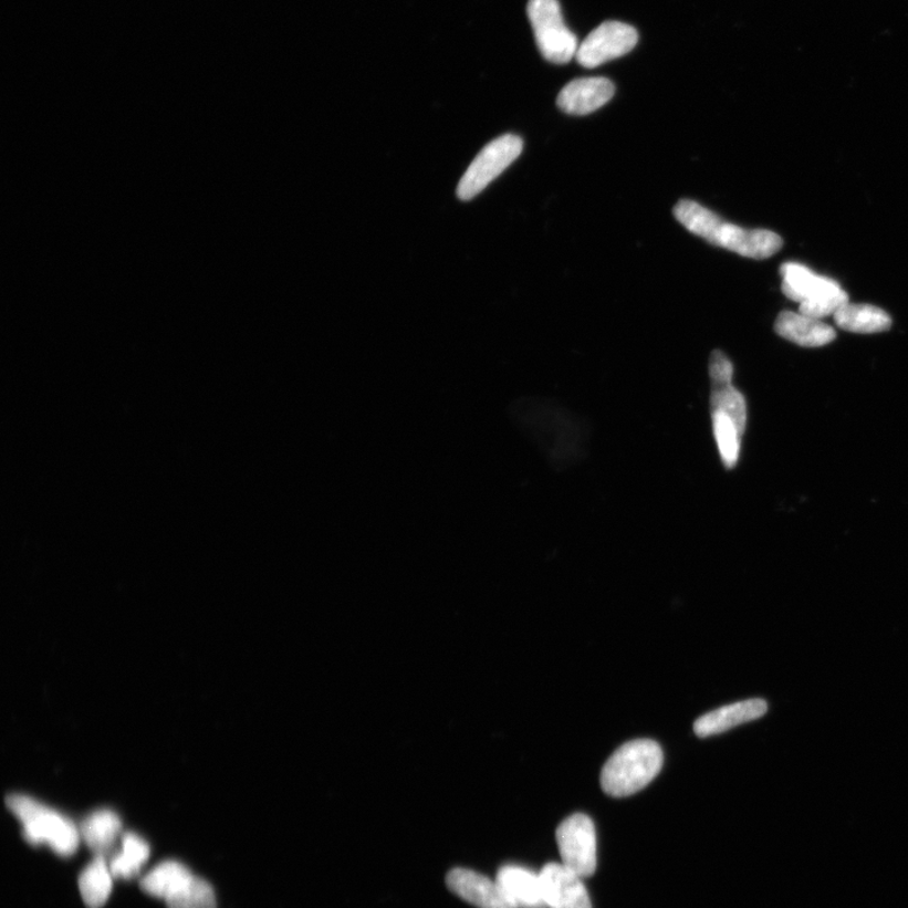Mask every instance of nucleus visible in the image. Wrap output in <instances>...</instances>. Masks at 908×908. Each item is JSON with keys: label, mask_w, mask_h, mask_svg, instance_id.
I'll return each instance as SVG.
<instances>
[{"label": "nucleus", "mask_w": 908, "mask_h": 908, "mask_svg": "<svg viewBox=\"0 0 908 908\" xmlns=\"http://www.w3.org/2000/svg\"><path fill=\"white\" fill-rule=\"evenodd\" d=\"M546 908H592L583 878L562 863H550L539 872Z\"/></svg>", "instance_id": "obj_9"}, {"label": "nucleus", "mask_w": 908, "mask_h": 908, "mask_svg": "<svg viewBox=\"0 0 908 908\" xmlns=\"http://www.w3.org/2000/svg\"><path fill=\"white\" fill-rule=\"evenodd\" d=\"M562 865L580 877L588 878L597 869V834L589 816L574 814L556 829Z\"/></svg>", "instance_id": "obj_7"}, {"label": "nucleus", "mask_w": 908, "mask_h": 908, "mask_svg": "<svg viewBox=\"0 0 908 908\" xmlns=\"http://www.w3.org/2000/svg\"><path fill=\"white\" fill-rule=\"evenodd\" d=\"M113 875L106 858L95 857L79 878L80 894L88 908H101L113 891Z\"/></svg>", "instance_id": "obj_17"}, {"label": "nucleus", "mask_w": 908, "mask_h": 908, "mask_svg": "<svg viewBox=\"0 0 908 908\" xmlns=\"http://www.w3.org/2000/svg\"><path fill=\"white\" fill-rule=\"evenodd\" d=\"M80 834L95 857L107 858L121 838L122 822L114 812L103 808L86 817L81 824Z\"/></svg>", "instance_id": "obj_15"}, {"label": "nucleus", "mask_w": 908, "mask_h": 908, "mask_svg": "<svg viewBox=\"0 0 908 908\" xmlns=\"http://www.w3.org/2000/svg\"><path fill=\"white\" fill-rule=\"evenodd\" d=\"M833 317L839 328L853 332V334H878L893 326L889 314L872 304L848 302Z\"/></svg>", "instance_id": "obj_16"}, {"label": "nucleus", "mask_w": 908, "mask_h": 908, "mask_svg": "<svg viewBox=\"0 0 908 908\" xmlns=\"http://www.w3.org/2000/svg\"><path fill=\"white\" fill-rule=\"evenodd\" d=\"M524 143L514 134L492 140L476 157L457 188L458 199L470 201L519 158Z\"/></svg>", "instance_id": "obj_6"}, {"label": "nucleus", "mask_w": 908, "mask_h": 908, "mask_svg": "<svg viewBox=\"0 0 908 908\" xmlns=\"http://www.w3.org/2000/svg\"><path fill=\"white\" fill-rule=\"evenodd\" d=\"M168 908H218L212 886L191 875L166 900Z\"/></svg>", "instance_id": "obj_21"}, {"label": "nucleus", "mask_w": 908, "mask_h": 908, "mask_svg": "<svg viewBox=\"0 0 908 908\" xmlns=\"http://www.w3.org/2000/svg\"><path fill=\"white\" fill-rule=\"evenodd\" d=\"M9 811L23 824V838L33 845L49 844L59 856L75 854L81 839L80 829L69 817L34 799L12 794L6 800Z\"/></svg>", "instance_id": "obj_3"}, {"label": "nucleus", "mask_w": 908, "mask_h": 908, "mask_svg": "<svg viewBox=\"0 0 908 908\" xmlns=\"http://www.w3.org/2000/svg\"><path fill=\"white\" fill-rule=\"evenodd\" d=\"M499 885L516 908H546L541 875L520 866L499 870Z\"/></svg>", "instance_id": "obj_14"}, {"label": "nucleus", "mask_w": 908, "mask_h": 908, "mask_svg": "<svg viewBox=\"0 0 908 908\" xmlns=\"http://www.w3.org/2000/svg\"><path fill=\"white\" fill-rule=\"evenodd\" d=\"M733 364L722 351H713L709 358V376L712 385L732 384Z\"/></svg>", "instance_id": "obj_23"}, {"label": "nucleus", "mask_w": 908, "mask_h": 908, "mask_svg": "<svg viewBox=\"0 0 908 908\" xmlns=\"http://www.w3.org/2000/svg\"><path fill=\"white\" fill-rule=\"evenodd\" d=\"M664 754L658 743L636 740L619 748L606 762L601 773V785L614 797L638 793L659 775Z\"/></svg>", "instance_id": "obj_2"}, {"label": "nucleus", "mask_w": 908, "mask_h": 908, "mask_svg": "<svg viewBox=\"0 0 908 908\" xmlns=\"http://www.w3.org/2000/svg\"><path fill=\"white\" fill-rule=\"evenodd\" d=\"M766 712L768 703L763 699L739 701V703L718 708L698 718L695 732L700 739H706V737L730 731L737 726L756 721Z\"/></svg>", "instance_id": "obj_12"}, {"label": "nucleus", "mask_w": 908, "mask_h": 908, "mask_svg": "<svg viewBox=\"0 0 908 908\" xmlns=\"http://www.w3.org/2000/svg\"><path fill=\"white\" fill-rule=\"evenodd\" d=\"M615 95V85L605 77L573 80L559 95V106L566 114L587 115L601 109Z\"/></svg>", "instance_id": "obj_11"}, {"label": "nucleus", "mask_w": 908, "mask_h": 908, "mask_svg": "<svg viewBox=\"0 0 908 908\" xmlns=\"http://www.w3.org/2000/svg\"><path fill=\"white\" fill-rule=\"evenodd\" d=\"M447 886L463 901L478 908H516L503 893L498 880L465 868H456L447 876Z\"/></svg>", "instance_id": "obj_10"}, {"label": "nucleus", "mask_w": 908, "mask_h": 908, "mask_svg": "<svg viewBox=\"0 0 908 908\" xmlns=\"http://www.w3.org/2000/svg\"><path fill=\"white\" fill-rule=\"evenodd\" d=\"M713 434L719 455L726 469H733L739 463L741 453V430L735 422L722 411L712 410Z\"/></svg>", "instance_id": "obj_20"}, {"label": "nucleus", "mask_w": 908, "mask_h": 908, "mask_svg": "<svg viewBox=\"0 0 908 908\" xmlns=\"http://www.w3.org/2000/svg\"><path fill=\"white\" fill-rule=\"evenodd\" d=\"M781 290L789 300L799 303V312L823 320L834 316L849 302L848 293L832 278L817 275L806 265L789 262L780 268Z\"/></svg>", "instance_id": "obj_4"}, {"label": "nucleus", "mask_w": 908, "mask_h": 908, "mask_svg": "<svg viewBox=\"0 0 908 908\" xmlns=\"http://www.w3.org/2000/svg\"><path fill=\"white\" fill-rule=\"evenodd\" d=\"M674 216L697 237L745 258L768 259L775 255L784 244L776 232L737 227L695 201L681 200L674 208Z\"/></svg>", "instance_id": "obj_1"}, {"label": "nucleus", "mask_w": 908, "mask_h": 908, "mask_svg": "<svg viewBox=\"0 0 908 908\" xmlns=\"http://www.w3.org/2000/svg\"><path fill=\"white\" fill-rule=\"evenodd\" d=\"M712 386L710 409L722 411L723 415L730 417L744 435L745 425H748V403L743 395L734 388L733 384Z\"/></svg>", "instance_id": "obj_22"}, {"label": "nucleus", "mask_w": 908, "mask_h": 908, "mask_svg": "<svg viewBox=\"0 0 908 908\" xmlns=\"http://www.w3.org/2000/svg\"><path fill=\"white\" fill-rule=\"evenodd\" d=\"M149 856L150 848L146 841L134 833L124 834L122 850L116 853L109 863L113 877L118 879L138 877Z\"/></svg>", "instance_id": "obj_18"}, {"label": "nucleus", "mask_w": 908, "mask_h": 908, "mask_svg": "<svg viewBox=\"0 0 908 908\" xmlns=\"http://www.w3.org/2000/svg\"><path fill=\"white\" fill-rule=\"evenodd\" d=\"M775 331L780 337L803 347H822L837 338V332L828 323L800 312H781Z\"/></svg>", "instance_id": "obj_13"}, {"label": "nucleus", "mask_w": 908, "mask_h": 908, "mask_svg": "<svg viewBox=\"0 0 908 908\" xmlns=\"http://www.w3.org/2000/svg\"><path fill=\"white\" fill-rule=\"evenodd\" d=\"M638 41L634 27L606 22L593 31L578 48L575 59L583 67L595 69L633 51Z\"/></svg>", "instance_id": "obj_8"}, {"label": "nucleus", "mask_w": 908, "mask_h": 908, "mask_svg": "<svg viewBox=\"0 0 908 908\" xmlns=\"http://www.w3.org/2000/svg\"><path fill=\"white\" fill-rule=\"evenodd\" d=\"M528 15L544 59L563 65L577 55V38L565 25L559 0H530Z\"/></svg>", "instance_id": "obj_5"}, {"label": "nucleus", "mask_w": 908, "mask_h": 908, "mask_svg": "<svg viewBox=\"0 0 908 908\" xmlns=\"http://www.w3.org/2000/svg\"><path fill=\"white\" fill-rule=\"evenodd\" d=\"M191 875L190 869L182 863L167 860L140 879V888L147 895L166 901Z\"/></svg>", "instance_id": "obj_19"}]
</instances>
